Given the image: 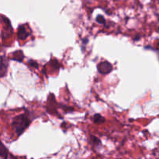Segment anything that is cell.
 Segmentation results:
<instances>
[{"mask_svg": "<svg viewBox=\"0 0 159 159\" xmlns=\"http://www.w3.org/2000/svg\"><path fill=\"white\" fill-rule=\"evenodd\" d=\"M89 139H90V143L93 144H95V145L98 146V145H101V141L98 138L95 136H90L89 137Z\"/></svg>", "mask_w": 159, "mask_h": 159, "instance_id": "8", "label": "cell"}, {"mask_svg": "<svg viewBox=\"0 0 159 159\" xmlns=\"http://www.w3.org/2000/svg\"><path fill=\"white\" fill-rule=\"evenodd\" d=\"M97 69L100 74L107 75L113 71V65L107 61H104L98 64Z\"/></svg>", "mask_w": 159, "mask_h": 159, "instance_id": "2", "label": "cell"}, {"mask_svg": "<svg viewBox=\"0 0 159 159\" xmlns=\"http://www.w3.org/2000/svg\"><path fill=\"white\" fill-rule=\"evenodd\" d=\"M8 70V61L5 56H0V78L6 75Z\"/></svg>", "mask_w": 159, "mask_h": 159, "instance_id": "3", "label": "cell"}, {"mask_svg": "<svg viewBox=\"0 0 159 159\" xmlns=\"http://www.w3.org/2000/svg\"><path fill=\"white\" fill-rule=\"evenodd\" d=\"M28 65L34 68H38L39 67L38 63H37V61H33V60L28 61Z\"/></svg>", "mask_w": 159, "mask_h": 159, "instance_id": "10", "label": "cell"}, {"mask_svg": "<svg viewBox=\"0 0 159 159\" xmlns=\"http://www.w3.org/2000/svg\"><path fill=\"white\" fill-rule=\"evenodd\" d=\"M32 120L26 113L20 114L14 117L12 122V126L13 127L17 136L21 135L25 131L26 128L30 126Z\"/></svg>", "mask_w": 159, "mask_h": 159, "instance_id": "1", "label": "cell"}, {"mask_svg": "<svg viewBox=\"0 0 159 159\" xmlns=\"http://www.w3.org/2000/svg\"><path fill=\"white\" fill-rule=\"evenodd\" d=\"M11 59L13 61H16L22 62L23 59H24V54H23V52L21 50H18V51H15L13 53L12 57Z\"/></svg>", "mask_w": 159, "mask_h": 159, "instance_id": "5", "label": "cell"}, {"mask_svg": "<svg viewBox=\"0 0 159 159\" xmlns=\"http://www.w3.org/2000/svg\"><path fill=\"white\" fill-rule=\"evenodd\" d=\"M28 35H29V33L26 31L24 25H20L18 28V34H17L19 40H25L28 37Z\"/></svg>", "mask_w": 159, "mask_h": 159, "instance_id": "4", "label": "cell"}, {"mask_svg": "<svg viewBox=\"0 0 159 159\" xmlns=\"http://www.w3.org/2000/svg\"><path fill=\"white\" fill-rule=\"evenodd\" d=\"M96 22L99 23V24H102V25L106 24V20L102 15H98L97 16H96Z\"/></svg>", "mask_w": 159, "mask_h": 159, "instance_id": "9", "label": "cell"}, {"mask_svg": "<svg viewBox=\"0 0 159 159\" xmlns=\"http://www.w3.org/2000/svg\"><path fill=\"white\" fill-rule=\"evenodd\" d=\"M8 155H9V152H8L7 148L2 143V141H0V157L4 159H6L8 158Z\"/></svg>", "mask_w": 159, "mask_h": 159, "instance_id": "6", "label": "cell"}, {"mask_svg": "<svg viewBox=\"0 0 159 159\" xmlns=\"http://www.w3.org/2000/svg\"><path fill=\"white\" fill-rule=\"evenodd\" d=\"M93 121H94L95 124H101L105 122V118L101 114L97 113V114H95L94 116H93Z\"/></svg>", "mask_w": 159, "mask_h": 159, "instance_id": "7", "label": "cell"}, {"mask_svg": "<svg viewBox=\"0 0 159 159\" xmlns=\"http://www.w3.org/2000/svg\"><path fill=\"white\" fill-rule=\"evenodd\" d=\"M140 39H141V35H139V34H137V35L134 37L133 40H134V41H138V40H139Z\"/></svg>", "mask_w": 159, "mask_h": 159, "instance_id": "11", "label": "cell"}]
</instances>
